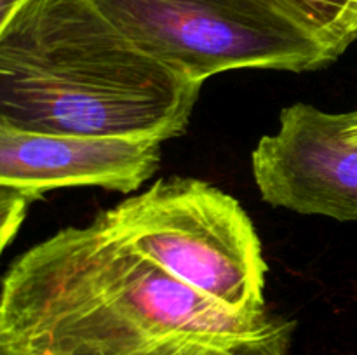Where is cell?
<instances>
[{
	"label": "cell",
	"mask_w": 357,
	"mask_h": 355,
	"mask_svg": "<svg viewBox=\"0 0 357 355\" xmlns=\"http://www.w3.org/2000/svg\"><path fill=\"white\" fill-rule=\"evenodd\" d=\"M286 19L305 31L317 42L330 58L337 59L349 45L352 37V7L354 0H267Z\"/></svg>",
	"instance_id": "52a82bcc"
},
{
	"label": "cell",
	"mask_w": 357,
	"mask_h": 355,
	"mask_svg": "<svg viewBox=\"0 0 357 355\" xmlns=\"http://www.w3.org/2000/svg\"><path fill=\"white\" fill-rule=\"evenodd\" d=\"M159 164L157 139L33 132L0 122V184L33 198L63 187L131 194Z\"/></svg>",
	"instance_id": "8992f818"
},
{
	"label": "cell",
	"mask_w": 357,
	"mask_h": 355,
	"mask_svg": "<svg viewBox=\"0 0 357 355\" xmlns=\"http://www.w3.org/2000/svg\"><path fill=\"white\" fill-rule=\"evenodd\" d=\"M31 200H35L31 195L0 184V247L2 249L9 246L10 239H14L17 233Z\"/></svg>",
	"instance_id": "ba28073f"
},
{
	"label": "cell",
	"mask_w": 357,
	"mask_h": 355,
	"mask_svg": "<svg viewBox=\"0 0 357 355\" xmlns=\"http://www.w3.org/2000/svg\"><path fill=\"white\" fill-rule=\"evenodd\" d=\"M356 122L357 110L284 108L278 132L264 136L251 155L261 198L300 214L357 219Z\"/></svg>",
	"instance_id": "5b68a950"
},
{
	"label": "cell",
	"mask_w": 357,
	"mask_h": 355,
	"mask_svg": "<svg viewBox=\"0 0 357 355\" xmlns=\"http://www.w3.org/2000/svg\"><path fill=\"white\" fill-rule=\"evenodd\" d=\"M293 329H295V327H289V329L282 331V333L275 334V336L255 345V347L243 352L241 355H288L289 345H291Z\"/></svg>",
	"instance_id": "9c48e42d"
},
{
	"label": "cell",
	"mask_w": 357,
	"mask_h": 355,
	"mask_svg": "<svg viewBox=\"0 0 357 355\" xmlns=\"http://www.w3.org/2000/svg\"><path fill=\"white\" fill-rule=\"evenodd\" d=\"M23 2L26 0H0V23L6 21Z\"/></svg>",
	"instance_id": "30bf717a"
},
{
	"label": "cell",
	"mask_w": 357,
	"mask_h": 355,
	"mask_svg": "<svg viewBox=\"0 0 357 355\" xmlns=\"http://www.w3.org/2000/svg\"><path fill=\"white\" fill-rule=\"evenodd\" d=\"M289 327L206 298L98 219L31 247L2 281L0 355H241Z\"/></svg>",
	"instance_id": "6da1fadb"
},
{
	"label": "cell",
	"mask_w": 357,
	"mask_h": 355,
	"mask_svg": "<svg viewBox=\"0 0 357 355\" xmlns=\"http://www.w3.org/2000/svg\"><path fill=\"white\" fill-rule=\"evenodd\" d=\"M139 49L201 84L229 70L309 72L326 51L267 0H93Z\"/></svg>",
	"instance_id": "277c9868"
},
{
	"label": "cell",
	"mask_w": 357,
	"mask_h": 355,
	"mask_svg": "<svg viewBox=\"0 0 357 355\" xmlns=\"http://www.w3.org/2000/svg\"><path fill=\"white\" fill-rule=\"evenodd\" d=\"M356 136H357V122H356Z\"/></svg>",
	"instance_id": "7c38bea8"
},
{
	"label": "cell",
	"mask_w": 357,
	"mask_h": 355,
	"mask_svg": "<svg viewBox=\"0 0 357 355\" xmlns=\"http://www.w3.org/2000/svg\"><path fill=\"white\" fill-rule=\"evenodd\" d=\"M96 219L206 298L236 312L267 310V263L257 230L220 188L192 178L159 180Z\"/></svg>",
	"instance_id": "3957f363"
},
{
	"label": "cell",
	"mask_w": 357,
	"mask_h": 355,
	"mask_svg": "<svg viewBox=\"0 0 357 355\" xmlns=\"http://www.w3.org/2000/svg\"><path fill=\"white\" fill-rule=\"evenodd\" d=\"M352 37H354V42L357 40V0H354V7H352Z\"/></svg>",
	"instance_id": "8fae6325"
},
{
	"label": "cell",
	"mask_w": 357,
	"mask_h": 355,
	"mask_svg": "<svg viewBox=\"0 0 357 355\" xmlns=\"http://www.w3.org/2000/svg\"><path fill=\"white\" fill-rule=\"evenodd\" d=\"M199 90L93 0H26L0 23V122L13 127L162 143L183 134Z\"/></svg>",
	"instance_id": "7a4b0ae2"
}]
</instances>
